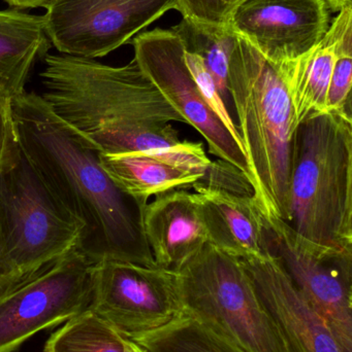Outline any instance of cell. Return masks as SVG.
Here are the masks:
<instances>
[{
	"label": "cell",
	"instance_id": "obj_1",
	"mask_svg": "<svg viewBox=\"0 0 352 352\" xmlns=\"http://www.w3.org/2000/svg\"><path fill=\"white\" fill-rule=\"evenodd\" d=\"M41 98L101 154L138 152L214 177L219 167L200 142L181 140L173 122L183 118L136 61L110 66L95 59L47 54Z\"/></svg>",
	"mask_w": 352,
	"mask_h": 352
},
{
	"label": "cell",
	"instance_id": "obj_2",
	"mask_svg": "<svg viewBox=\"0 0 352 352\" xmlns=\"http://www.w3.org/2000/svg\"><path fill=\"white\" fill-rule=\"evenodd\" d=\"M21 152L60 206L81 226L76 248L94 263L156 266L142 225L141 205L124 194L101 164V152L62 121L41 95L10 101Z\"/></svg>",
	"mask_w": 352,
	"mask_h": 352
},
{
	"label": "cell",
	"instance_id": "obj_3",
	"mask_svg": "<svg viewBox=\"0 0 352 352\" xmlns=\"http://www.w3.org/2000/svg\"><path fill=\"white\" fill-rule=\"evenodd\" d=\"M287 211L306 243L352 252L351 113L327 111L296 126Z\"/></svg>",
	"mask_w": 352,
	"mask_h": 352
},
{
	"label": "cell",
	"instance_id": "obj_4",
	"mask_svg": "<svg viewBox=\"0 0 352 352\" xmlns=\"http://www.w3.org/2000/svg\"><path fill=\"white\" fill-rule=\"evenodd\" d=\"M229 97L260 212L287 221L293 111L277 64L238 36L229 60Z\"/></svg>",
	"mask_w": 352,
	"mask_h": 352
},
{
	"label": "cell",
	"instance_id": "obj_5",
	"mask_svg": "<svg viewBox=\"0 0 352 352\" xmlns=\"http://www.w3.org/2000/svg\"><path fill=\"white\" fill-rule=\"evenodd\" d=\"M80 234L17 142L0 164V295L63 256Z\"/></svg>",
	"mask_w": 352,
	"mask_h": 352
},
{
	"label": "cell",
	"instance_id": "obj_6",
	"mask_svg": "<svg viewBox=\"0 0 352 352\" xmlns=\"http://www.w3.org/2000/svg\"><path fill=\"white\" fill-rule=\"evenodd\" d=\"M184 316L246 352H287L241 258L205 244L175 271Z\"/></svg>",
	"mask_w": 352,
	"mask_h": 352
},
{
	"label": "cell",
	"instance_id": "obj_7",
	"mask_svg": "<svg viewBox=\"0 0 352 352\" xmlns=\"http://www.w3.org/2000/svg\"><path fill=\"white\" fill-rule=\"evenodd\" d=\"M96 263L76 246L0 295V352L16 351L39 331L88 310Z\"/></svg>",
	"mask_w": 352,
	"mask_h": 352
},
{
	"label": "cell",
	"instance_id": "obj_8",
	"mask_svg": "<svg viewBox=\"0 0 352 352\" xmlns=\"http://www.w3.org/2000/svg\"><path fill=\"white\" fill-rule=\"evenodd\" d=\"M264 250L326 320L342 352H352V252L310 245L289 223L260 212Z\"/></svg>",
	"mask_w": 352,
	"mask_h": 352
},
{
	"label": "cell",
	"instance_id": "obj_9",
	"mask_svg": "<svg viewBox=\"0 0 352 352\" xmlns=\"http://www.w3.org/2000/svg\"><path fill=\"white\" fill-rule=\"evenodd\" d=\"M88 310L130 339L184 316L175 271L117 260L95 265Z\"/></svg>",
	"mask_w": 352,
	"mask_h": 352
},
{
	"label": "cell",
	"instance_id": "obj_10",
	"mask_svg": "<svg viewBox=\"0 0 352 352\" xmlns=\"http://www.w3.org/2000/svg\"><path fill=\"white\" fill-rule=\"evenodd\" d=\"M178 6L179 0H54L45 8L43 29L59 54L95 59Z\"/></svg>",
	"mask_w": 352,
	"mask_h": 352
},
{
	"label": "cell",
	"instance_id": "obj_11",
	"mask_svg": "<svg viewBox=\"0 0 352 352\" xmlns=\"http://www.w3.org/2000/svg\"><path fill=\"white\" fill-rule=\"evenodd\" d=\"M132 45L134 61L167 102L205 138L210 153L237 169L250 186L245 151L205 102L186 65L179 37L171 29L155 28L136 35Z\"/></svg>",
	"mask_w": 352,
	"mask_h": 352
},
{
	"label": "cell",
	"instance_id": "obj_12",
	"mask_svg": "<svg viewBox=\"0 0 352 352\" xmlns=\"http://www.w3.org/2000/svg\"><path fill=\"white\" fill-rule=\"evenodd\" d=\"M326 0H245L227 21L272 63L293 61L320 43L331 24Z\"/></svg>",
	"mask_w": 352,
	"mask_h": 352
},
{
	"label": "cell",
	"instance_id": "obj_13",
	"mask_svg": "<svg viewBox=\"0 0 352 352\" xmlns=\"http://www.w3.org/2000/svg\"><path fill=\"white\" fill-rule=\"evenodd\" d=\"M287 352H342L326 320L269 254L242 260Z\"/></svg>",
	"mask_w": 352,
	"mask_h": 352
},
{
	"label": "cell",
	"instance_id": "obj_14",
	"mask_svg": "<svg viewBox=\"0 0 352 352\" xmlns=\"http://www.w3.org/2000/svg\"><path fill=\"white\" fill-rule=\"evenodd\" d=\"M147 243L161 268L176 271L208 243L194 192L186 188L155 197L142 209Z\"/></svg>",
	"mask_w": 352,
	"mask_h": 352
},
{
	"label": "cell",
	"instance_id": "obj_15",
	"mask_svg": "<svg viewBox=\"0 0 352 352\" xmlns=\"http://www.w3.org/2000/svg\"><path fill=\"white\" fill-rule=\"evenodd\" d=\"M194 188L208 243L241 260L266 254L260 211L252 196L211 184Z\"/></svg>",
	"mask_w": 352,
	"mask_h": 352
},
{
	"label": "cell",
	"instance_id": "obj_16",
	"mask_svg": "<svg viewBox=\"0 0 352 352\" xmlns=\"http://www.w3.org/2000/svg\"><path fill=\"white\" fill-rule=\"evenodd\" d=\"M352 29V4L341 8L320 43L293 61L277 64L287 82L296 126L327 111V97L339 43Z\"/></svg>",
	"mask_w": 352,
	"mask_h": 352
},
{
	"label": "cell",
	"instance_id": "obj_17",
	"mask_svg": "<svg viewBox=\"0 0 352 352\" xmlns=\"http://www.w3.org/2000/svg\"><path fill=\"white\" fill-rule=\"evenodd\" d=\"M50 43L43 16L0 10V94L12 99L24 92L33 65L47 55Z\"/></svg>",
	"mask_w": 352,
	"mask_h": 352
},
{
	"label": "cell",
	"instance_id": "obj_18",
	"mask_svg": "<svg viewBox=\"0 0 352 352\" xmlns=\"http://www.w3.org/2000/svg\"><path fill=\"white\" fill-rule=\"evenodd\" d=\"M101 164L124 194L146 205L151 197L204 184L206 176L138 152L101 154Z\"/></svg>",
	"mask_w": 352,
	"mask_h": 352
},
{
	"label": "cell",
	"instance_id": "obj_19",
	"mask_svg": "<svg viewBox=\"0 0 352 352\" xmlns=\"http://www.w3.org/2000/svg\"><path fill=\"white\" fill-rule=\"evenodd\" d=\"M169 29L179 37L184 51L202 58L223 100L227 103L231 99L227 86L229 60L237 34L227 25L219 26L187 18H182L177 25Z\"/></svg>",
	"mask_w": 352,
	"mask_h": 352
},
{
	"label": "cell",
	"instance_id": "obj_20",
	"mask_svg": "<svg viewBox=\"0 0 352 352\" xmlns=\"http://www.w3.org/2000/svg\"><path fill=\"white\" fill-rule=\"evenodd\" d=\"M130 340L146 352H246L216 331L186 316L161 330Z\"/></svg>",
	"mask_w": 352,
	"mask_h": 352
},
{
	"label": "cell",
	"instance_id": "obj_21",
	"mask_svg": "<svg viewBox=\"0 0 352 352\" xmlns=\"http://www.w3.org/2000/svg\"><path fill=\"white\" fill-rule=\"evenodd\" d=\"M45 352H126L124 336L86 310L53 333Z\"/></svg>",
	"mask_w": 352,
	"mask_h": 352
},
{
	"label": "cell",
	"instance_id": "obj_22",
	"mask_svg": "<svg viewBox=\"0 0 352 352\" xmlns=\"http://www.w3.org/2000/svg\"><path fill=\"white\" fill-rule=\"evenodd\" d=\"M184 58H185L188 70L196 82L205 102L207 103L213 113L218 118L219 121L229 130L236 142L244 148L237 125L229 115L227 109V103L223 100L222 96L217 88L216 82L209 70L207 69L202 58L198 57L196 54L186 51H184Z\"/></svg>",
	"mask_w": 352,
	"mask_h": 352
},
{
	"label": "cell",
	"instance_id": "obj_23",
	"mask_svg": "<svg viewBox=\"0 0 352 352\" xmlns=\"http://www.w3.org/2000/svg\"><path fill=\"white\" fill-rule=\"evenodd\" d=\"M352 29L339 43L327 97V111L351 113Z\"/></svg>",
	"mask_w": 352,
	"mask_h": 352
},
{
	"label": "cell",
	"instance_id": "obj_24",
	"mask_svg": "<svg viewBox=\"0 0 352 352\" xmlns=\"http://www.w3.org/2000/svg\"><path fill=\"white\" fill-rule=\"evenodd\" d=\"M245 0H179L182 18L225 26L234 10Z\"/></svg>",
	"mask_w": 352,
	"mask_h": 352
},
{
	"label": "cell",
	"instance_id": "obj_25",
	"mask_svg": "<svg viewBox=\"0 0 352 352\" xmlns=\"http://www.w3.org/2000/svg\"><path fill=\"white\" fill-rule=\"evenodd\" d=\"M10 99L0 94V164L17 144L10 117Z\"/></svg>",
	"mask_w": 352,
	"mask_h": 352
},
{
	"label": "cell",
	"instance_id": "obj_26",
	"mask_svg": "<svg viewBox=\"0 0 352 352\" xmlns=\"http://www.w3.org/2000/svg\"><path fill=\"white\" fill-rule=\"evenodd\" d=\"M8 6L18 10L26 8H47L54 0H3Z\"/></svg>",
	"mask_w": 352,
	"mask_h": 352
},
{
	"label": "cell",
	"instance_id": "obj_27",
	"mask_svg": "<svg viewBox=\"0 0 352 352\" xmlns=\"http://www.w3.org/2000/svg\"><path fill=\"white\" fill-rule=\"evenodd\" d=\"M333 12H339L344 6L352 4V0H326Z\"/></svg>",
	"mask_w": 352,
	"mask_h": 352
},
{
	"label": "cell",
	"instance_id": "obj_28",
	"mask_svg": "<svg viewBox=\"0 0 352 352\" xmlns=\"http://www.w3.org/2000/svg\"><path fill=\"white\" fill-rule=\"evenodd\" d=\"M124 342H125L126 352H146L144 349H141L136 343L126 337H124Z\"/></svg>",
	"mask_w": 352,
	"mask_h": 352
}]
</instances>
